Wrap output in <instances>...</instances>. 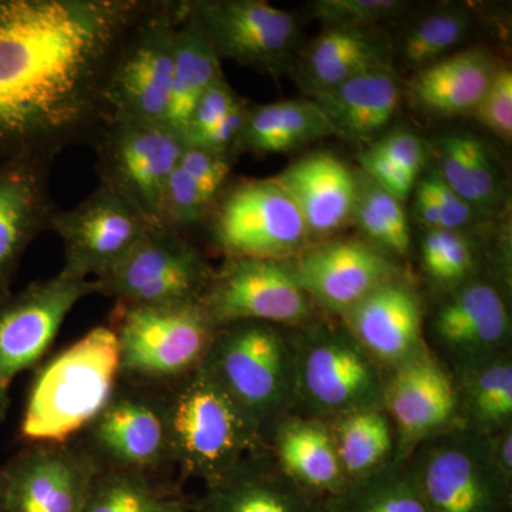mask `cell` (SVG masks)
I'll use <instances>...</instances> for the list:
<instances>
[{"label": "cell", "instance_id": "obj_23", "mask_svg": "<svg viewBox=\"0 0 512 512\" xmlns=\"http://www.w3.org/2000/svg\"><path fill=\"white\" fill-rule=\"evenodd\" d=\"M274 180L301 212L311 242L328 239L352 221L356 173L333 154L320 151L299 158Z\"/></svg>", "mask_w": 512, "mask_h": 512}, {"label": "cell", "instance_id": "obj_35", "mask_svg": "<svg viewBox=\"0 0 512 512\" xmlns=\"http://www.w3.org/2000/svg\"><path fill=\"white\" fill-rule=\"evenodd\" d=\"M357 192L352 220L373 247L387 255L406 256L412 249V231L402 201L356 173Z\"/></svg>", "mask_w": 512, "mask_h": 512}, {"label": "cell", "instance_id": "obj_1", "mask_svg": "<svg viewBox=\"0 0 512 512\" xmlns=\"http://www.w3.org/2000/svg\"><path fill=\"white\" fill-rule=\"evenodd\" d=\"M147 0H0V161L92 146L121 40Z\"/></svg>", "mask_w": 512, "mask_h": 512}, {"label": "cell", "instance_id": "obj_21", "mask_svg": "<svg viewBox=\"0 0 512 512\" xmlns=\"http://www.w3.org/2000/svg\"><path fill=\"white\" fill-rule=\"evenodd\" d=\"M339 318L384 373L427 349L423 302L403 275L377 286Z\"/></svg>", "mask_w": 512, "mask_h": 512}, {"label": "cell", "instance_id": "obj_49", "mask_svg": "<svg viewBox=\"0 0 512 512\" xmlns=\"http://www.w3.org/2000/svg\"><path fill=\"white\" fill-rule=\"evenodd\" d=\"M414 211H416L417 220L421 225H424L427 229H441L440 214L437 210L436 201L433 200L430 191L423 183H420L417 187Z\"/></svg>", "mask_w": 512, "mask_h": 512}, {"label": "cell", "instance_id": "obj_18", "mask_svg": "<svg viewBox=\"0 0 512 512\" xmlns=\"http://www.w3.org/2000/svg\"><path fill=\"white\" fill-rule=\"evenodd\" d=\"M382 409L396 433V460L424 440L461 426L453 377L429 348L386 373Z\"/></svg>", "mask_w": 512, "mask_h": 512}, {"label": "cell", "instance_id": "obj_34", "mask_svg": "<svg viewBox=\"0 0 512 512\" xmlns=\"http://www.w3.org/2000/svg\"><path fill=\"white\" fill-rule=\"evenodd\" d=\"M323 512H429L404 461L349 483L323 501Z\"/></svg>", "mask_w": 512, "mask_h": 512}, {"label": "cell", "instance_id": "obj_41", "mask_svg": "<svg viewBox=\"0 0 512 512\" xmlns=\"http://www.w3.org/2000/svg\"><path fill=\"white\" fill-rule=\"evenodd\" d=\"M477 251L464 232L443 229V258L433 284L448 292L476 275Z\"/></svg>", "mask_w": 512, "mask_h": 512}, {"label": "cell", "instance_id": "obj_30", "mask_svg": "<svg viewBox=\"0 0 512 512\" xmlns=\"http://www.w3.org/2000/svg\"><path fill=\"white\" fill-rule=\"evenodd\" d=\"M461 426L488 436L512 424V350L448 370Z\"/></svg>", "mask_w": 512, "mask_h": 512}, {"label": "cell", "instance_id": "obj_22", "mask_svg": "<svg viewBox=\"0 0 512 512\" xmlns=\"http://www.w3.org/2000/svg\"><path fill=\"white\" fill-rule=\"evenodd\" d=\"M47 161H0V299L10 292L26 249L52 231L57 205Z\"/></svg>", "mask_w": 512, "mask_h": 512}, {"label": "cell", "instance_id": "obj_48", "mask_svg": "<svg viewBox=\"0 0 512 512\" xmlns=\"http://www.w3.org/2000/svg\"><path fill=\"white\" fill-rule=\"evenodd\" d=\"M485 437L495 466L501 476L512 484V424Z\"/></svg>", "mask_w": 512, "mask_h": 512}, {"label": "cell", "instance_id": "obj_29", "mask_svg": "<svg viewBox=\"0 0 512 512\" xmlns=\"http://www.w3.org/2000/svg\"><path fill=\"white\" fill-rule=\"evenodd\" d=\"M336 136L338 130L315 100L276 101L248 106L239 153H286L320 138Z\"/></svg>", "mask_w": 512, "mask_h": 512}, {"label": "cell", "instance_id": "obj_40", "mask_svg": "<svg viewBox=\"0 0 512 512\" xmlns=\"http://www.w3.org/2000/svg\"><path fill=\"white\" fill-rule=\"evenodd\" d=\"M477 123L490 130L505 143L512 140V73L498 66L490 86L470 114Z\"/></svg>", "mask_w": 512, "mask_h": 512}, {"label": "cell", "instance_id": "obj_15", "mask_svg": "<svg viewBox=\"0 0 512 512\" xmlns=\"http://www.w3.org/2000/svg\"><path fill=\"white\" fill-rule=\"evenodd\" d=\"M424 336L447 370L508 352L512 323L503 289L488 278L471 276L446 293L424 323Z\"/></svg>", "mask_w": 512, "mask_h": 512}, {"label": "cell", "instance_id": "obj_7", "mask_svg": "<svg viewBox=\"0 0 512 512\" xmlns=\"http://www.w3.org/2000/svg\"><path fill=\"white\" fill-rule=\"evenodd\" d=\"M404 463L429 512H512V484L487 437L466 427L424 440Z\"/></svg>", "mask_w": 512, "mask_h": 512}, {"label": "cell", "instance_id": "obj_31", "mask_svg": "<svg viewBox=\"0 0 512 512\" xmlns=\"http://www.w3.org/2000/svg\"><path fill=\"white\" fill-rule=\"evenodd\" d=\"M433 146L444 183L478 214H493L503 201V185L491 147L473 134H446Z\"/></svg>", "mask_w": 512, "mask_h": 512}, {"label": "cell", "instance_id": "obj_9", "mask_svg": "<svg viewBox=\"0 0 512 512\" xmlns=\"http://www.w3.org/2000/svg\"><path fill=\"white\" fill-rule=\"evenodd\" d=\"M181 19V0H147L111 63L106 90L110 119L165 123Z\"/></svg>", "mask_w": 512, "mask_h": 512}, {"label": "cell", "instance_id": "obj_32", "mask_svg": "<svg viewBox=\"0 0 512 512\" xmlns=\"http://www.w3.org/2000/svg\"><path fill=\"white\" fill-rule=\"evenodd\" d=\"M181 10L183 19L175 36L170 104L165 123L183 137L195 104L212 84L224 79V73L220 57L212 49L207 37L194 20L185 15L183 0Z\"/></svg>", "mask_w": 512, "mask_h": 512}, {"label": "cell", "instance_id": "obj_43", "mask_svg": "<svg viewBox=\"0 0 512 512\" xmlns=\"http://www.w3.org/2000/svg\"><path fill=\"white\" fill-rule=\"evenodd\" d=\"M178 167L212 200H217L231 181L232 160L202 148L185 146Z\"/></svg>", "mask_w": 512, "mask_h": 512}, {"label": "cell", "instance_id": "obj_10", "mask_svg": "<svg viewBox=\"0 0 512 512\" xmlns=\"http://www.w3.org/2000/svg\"><path fill=\"white\" fill-rule=\"evenodd\" d=\"M90 147L100 185L158 227L161 197L183 153V137L165 123L111 117Z\"/></svg>", "mask_w": 512, "mask_h": 512}, {"label": "cell", "instance_id": "obj_26", "mask_svg": "<svg viewBox=\"0 0 512 512\" xmlns=\"http://www.w3.org/2000/svg\"><path fill=\"white\" fill-rule=\"evenodd\" d=\"M375 70H393L392 43L382 30L325 26L303 53L296 74L313 97Z\"/></svg>", "mask_w": 512, "mask_h": 512}, {"label": "cell", "instance_id": "obj_8", "mask_svg": "<svg viewBox=\"0 0 512 512\" xmlns=\"http://www.w3.org/2000/svg\"><path fill=\"white\" fill-rule=\"evenodd\" d=\"M204 228L225 259L291 261L312 245L301 212L274 178L229 181Z\"/></svg>", "mask_w": 512, "mask_h": 512}, {"label": "cell", "instance_id": "obj_12", "mask_svg": "<svg viewBox=\"0 0 512 512\" xmlns=\"http://www.w3.org/2000/svg\"><path fill=\"white\" fill-rule=\"evenodd\" d=\"M99 292L96 279L59 272L0 299V421L8 417L13 380L42 362L74 306Z\"/></svg>", "mask_w": 512, "mask_h": 512}, {"label": "cell", "instance_id": "obj_11", "mask_svg": "<svg viewBox=\"0 0 512 512\" xmlns=\"http://www.w3.org/2000/svg\"><path fill=\"white\" fill-rule=\"evenodd\" d=\"M214 269L187 237L153 227L136 247L96 279L103 295L133 306L200 303Z\"/></svg>", "mask_w": 512, "mask_h": 512}, {"label": "cell", "instance_id": "obj_20", "mask_svg": "<svg viewBox=\"0 0 512 512\" xmlns=\"http://www.w3.org/2000/svg\"><path fill=\"white\" fill-rule=\"evenodd\" d=\"M296 278L315 306L342 316L377 286L402 275L400 266L366 239L328 238L292 261Z\"/></svg>", "mask_w": 512, "mask_h": 512}, {"label": "cell", "instance_id": "obj_17", "mask_svg": "<svg viewBox=\"0 0 512 512\" xmlns=\"http://www.w3.org/2000/svg\"><path fill=\"white\" fill-rule=\"evenodd\" d=\"M84 431V446L103 468L151 476L173 463L164 396L151 393L146 386L117 387Z\"/></svg>", "mask_w": 512, "mask_h": 512}, {"label": "cell", "instance_id": "obj_44", "mask_svg": "<svg viewBox=\"0 0 512 512\" xmlns=\"http://www.w3.org/2000/svg\"><path fill=\"white\" fill-rule=\"evenodd\" d=\"M439 210L441 229L463 232L474 224L480 214L468 205L457 192L451 190L437 171H431L423 181Z\"/></svg>", "mask_w": 512, "mask_h": 512}, {"label": "cell", "instance_id": "obj_33", "mask_svg": "<svg viewBox=\"0 0 512 512\" xmlns=\"http://www.w3.org/2000/svg\"><path fill=\"white\" fill-rule=\"evenodd\" d=\"M346 483H355L396 460V433L382 407L328 421Z\"/></svg>", "mask_w": 512, "mask_h": 512}, {"label": "cell", "instance_id": "obj_46", "mask_svg": "<svg viewBox=\"0 0 512 512\" xmlns=\"http://www.w3.org/2000/svg\"><path fill=\"white\" fill-rule=\"evenodd\" d=\"M247 114L248 104L239 99L217 126L188 146L202 148L232 160V156L239 153V141L247 121Z\"/></svg>", "mask_w": 512, "mask_h": 512}, {"label": "cell", "instance_id": "obj_37", "mask_svg": "<svg viewBox=\"0 0 512 512\" xmlns=\"http://www.w3.org/2000/svg\"><path fill=\"white\" fill-rule=\"evenodd\" d=\"M175 490L154 483L147 474L101 468L82 512H161Z\"/></svg>", "mask_w": 512, "mask_h": 512}, {"label": "cell", "instance_id": "obj_5", "mask_svg": "<svg viewBox=\"0 0 512 512\" xmlns=\"http://www.w3.org/2000/svg\"><path fill=\"white\" fill-rule=\"evenodd\" d=\"M295 413L328 421L382 407L386 373L342 322L293 329Z\"/></svg>", "mask_w": 512, "mask_h": 512}, {"label": "cell", "instance_id": "obj_3", "mask_svg": "<svg viewBox=\"0 0 512 512\" xmlns=\"http://www.w3.org/2000/svg\"><path fill=\"white\" fill-rule=\"evenodd\" d=\"M171 461L205 487L266 448L261 427L200 366L164 394Z\"/></svg>", "mask_w": 512, "mask_h": 512}, {"label": "cell", "instance_id": "obj_19", "mask_svg": "<svg viewBox=\"0 0 512 512\" xmlns=\"http://www.w3.org/2000/svg\"><path fill=\"white\" fill-rule=\"evenodd\" d=\"M101 468L83 443L28 444L3 467L9 512H82Z\"/></svg>", "mask_w": 512, "mask_h": 512}, {"label": "cell", "instance_id": "obj_14", "mask_svg": "<svg viewBox=\"0 0 512 512\" xmlns=\"http://www.w3.org/2000/svg\"><path fill=\"white\" fill-rule=\"evenodd\" d=\"M183 8L221 62L276 76L288 72L299 39L291 13L264 0H183Z\"/></svg>", "mask_w": 512, "mask_h": 512}, {"label": "cell", "instance_id": "obj_27", "mask_svg": "<svg viewBox=\"0 0 512 512\" xmlns=\"http://www.w3.org/2000/svg\"><path fill=\"white\" fill-rule=\"evenodd\" d=\"M497 69L494 56L483 47L450 53L414 72L407 96L430 116H470Z\"/></svg>", "mask_w": 512, "mask_h": 512}, {"label": "cell", "instance_id": "obj_25", "mask_svg": "<svg viewBox=\"0 0 512 512\" xmlns=\"http://www.w3.org/2000/svg\"><path fill=\"white\" fill-rule=\"evenodd\" d=\"M266 447L279 470L320 501L348 485L326 421L289 414L269 431Z\"/></svg>", "mask_w": 512, "mask_h": 512}, {"label": "cell", "instance_id": "obj_51", "mask_svg": "<svg viewBox=\"0 0 512 512\" xmlns=\"http://www.w3.org/2000/svg\"><path fill=\"white\" fill-rule=\"evenodd\" d=\"M0 512H9L8 480H6V474L3 468H0Z\"/></svg>", "mask_w": 512, "mask_h": 512}, {"label": "cell", "instance_id": "obj_42", "mask_svg": "<svg viewBox=\"0 0 512 512\" xmlns=\"http://www.w3.org/2000/svg\"><path fill=\"white\" fill-rule=\"evenodd\" d=\"M237 96L227 80L221 79L212 84L192 110L183 133L185 146L195 143L198 138L212 130L238 103Z\"/></svg>", "mask_w": 512, "mask_h": 512}, {"label": "cell", "instance_id": "obj_13", "mask_svg": "<svg viewBox=\"0 0 512 512\" xmlns=\"http://www.w3.org/2000/svg\"><path fill=\"white\" fill-rule=\"evenodd\" d=\"M215 325L252 322L299 329L318 320L291 261L227 258L202 298Z\"/></svg>", "mask_w": 512, "mask_h": 512}, {"label": "cell", "instance_id": "obj_16", "mask_svg": "<svg viewBox=\"0 0 512 512\" xmlns=\"http://www.w3.org/2000/svg\"><path fill=\"white\" fill-rule=\"evenodd\" d=\"M154 225L130 202L99 184L72 210L57 208L52 231L62 239V274L99 279L124 258Z\"/></svg>", "mask_w": 512, "mask_h": 512}, {"label": "cell", "instance_id": "obj_36", "mask_svg": "<svg viewBox=\"0 0 512 512\" xmlns=\"http://www.w3.org/2000/svg\"><path fill=\"white\" fill-rule=\"evenodd\" d=\"M473 16L463 5L439 6L414 20L400 53L414 72L448 56L470 35Z\"/></svg>", "mask_w": 512, "mask_h": 512}, {"label": "cell", "instance_id": "obj_28", "mask_svg": "<svg viewBox=\"0 0 512 512\" xmlns=\"http://www.w3.org/2000/svg\"><path fill=\"white\" fill-rule=\"evenodd\" d=\"M402 97V84L393 70H375L311 99L325 111L339 137L367 143L389 126Z\"/></svg>", "mask_w": 512, "mask_h": 512}, {"label": "cell", "instance_id": "obj_38", "mask_svg": "<svg viewBox=\"0 0 512 512\" xmlns=\"http://www.w3.org/2000/svg\"><path fill=\"white\" fill-rule=\"evenodd\" d=\"M214 202L177 165L161 197L158 227L185 237L187 232L204 227Z\"/></svg>", "mask_w": 512, "mask_h": 512}, {"label": "cell", "instance_id": "obj_6", "mask_svg": "<svg viewBox=\"0 0 512 512\" xmlns=\"http://www.w3.org/2000/svg\"><path fill=\"white\" fill-rule=\"evenodd\" d=\"M110 328L120 346L121 377L138 386H171L197 370L218 326L200 303H116Z\"/></svg>", "mask_w": 512, "mask_h": 512}, {"label": "cell", "instance_id": "obj_45", "mask_svg": "<svg viewBox=\"0 0 512 512\" xmlns=\"http://www.w3.org/2000/svg\"><path fill=\"white\" fill-rule=\"evenodd\" d=\"M377 150L417 181L427 160V148L412 131L396 128L375 144Z\"/></svg>", "mask_w": 512, "mask_h": 512}, {"label": "cell", "instance_id": "obj_4", "mask_svg": "<svg viewBox=\"0 0 512 512\" xmlns=\"http://www.w3.org/2000/svg\"><path fill=\"white\" fill-rule=\"evenodd\" d=\"M201 366L265 439L279 420L295 413L293 329L252 320L220 326Z\"/></svg>", "mask_w": 512, "mask_h": 512}, {"label": "cell", "instance_id": "obj_24", "mask_svg": "<svg viewBox=\"0 0 512 512\" xmlns=\"http://www.w3.org/2000/svg\"><path fill=\"white\" fill-rule=\"evenodd\" d=\"M190 512H323V501L289 480L266 447L205 487Z\"/></svg>", "mask_w": 512, "mask_h": 512}, {"label": "cell", "instance_id": "obj_39", "mask_svg": "<svg viewBox=\"0 0 512 512\" xmlns=\"http://www.w3.org/2000/svg\"><path fill=\"white\" fill-rule=\"evenodd\" d=\"M407 3L402 0H315L309 3L312 19L325 26L377 28L386 20L402 15Z\"/></svg>", "mask_w": 512, "mask_h": 512}, {"label": "cell", "instance_id": "obj_2", "mask_svg": "<svg viewBox=\"0 0 512 512\" xmlns=\"http://www.w3.org/2000/svg\"><path fill=\"white\" fill-rule=\"evenodd\" d=\"M120 346L97 326L37 370L19 424L26 444L66 443L84 431L119 387Z\"/></svg>", "mask_w": 512, "mask_h": 512}, {"label": "cell", "instance_id": "obj_47", "mask_svg": "<svg viewBox=\"0 0 512 512\" xmlns=\"http://www.w3.org/2000/svg\"><path fill=\"white\" fill-rule=\"evenodd\" d=\"M360 168H362L360 171L366 174L373 183L402 202L407 200L416 184L413 177L404 173L402 168L393 164L375 146L370 147L360 156Z\"/></svg>", "mask_w": 512, "mask_h": 512}, {"label": "cell", "instance_id": "obj_50", "mask_svg": "<svg viewBox=\"0 0 512 512\" xmlns=\"http://www.w3.org/2000/svg\"><path fill=\"white\" fill-rule=\"evenodd\" d=\"M161 512H190V504L183 495L175 494L167 501Z\"/></svg>", "mask_w": 512, "mask_h": 512}]
</instances>
